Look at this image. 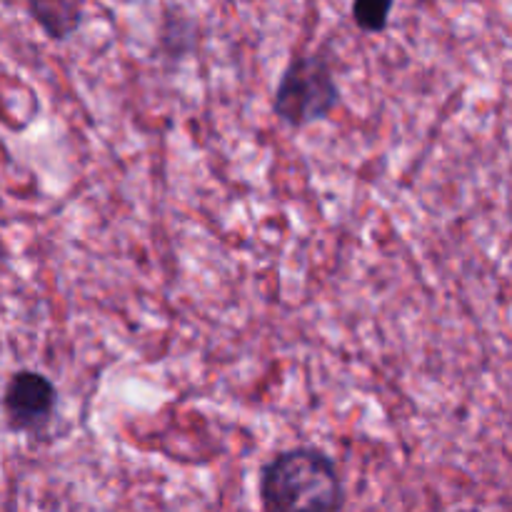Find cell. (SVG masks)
Wrapping results in <instances>:
<instances>
[{
  "label": "cell",
  "instance_id": "obj_1",
  "mask_svg": "<svg viewBox=\"0 0 512 512\" xmlns=\"http://www.w3.org/2000/svg\"><path fill=\"white\" fill-rule=\"evenodd\" d=\"M265 512H340L343 485L335 463L318 448H290L260 473Z\"/></svg>",
  "mask_w": 512,
  "mask_h": 512
},
{
  "label": "cell",
  "instance_id": "obj_4",
  "mask_svg": "<svg viewBox=\"0 0 512 512\" xmlns=\"http://www.w3.org/2000/svg\"><path fill=\"white\" fill-rule=\"evenodd\" d=\"M390 10H393V3H355L353 20L358 23V28L378 33L388 25Z\"/></svg>",
  "mask_w": 512,
  "mask_h": 512
},
{
  "label": "cell",
  "instance_id": "obj_2",
  "mask_svg": "<svg viewBox=\"0 0 512 512\" xmlns=\"http://www.w3.org/2000/svg\"><path fill=\"white\" fill-rule=\"evenodd\" d=\"M338 95L328 63L320 55H298L280 78L273 108L290 128H305L333 113Z\"/></svg>",
  "mask_w": 512,
  "mask_h": 512
},
{
  "label": "cell",
  "instance_id": "obj_3",
  "mask_svg": "<svg viewBox=\"0 0 512 512\" xmlns=\"http://www.w3.org/2000/svg\"><path fill=\"white\" fill-rule=\"evenodd\" d=\"M58 390L45 375L35 370H18L5 388V415L13 430L38 433L53 418Z\"/></svg>",
  "mask_w": 512,
  "mask_h": 512
}]
</instances>
